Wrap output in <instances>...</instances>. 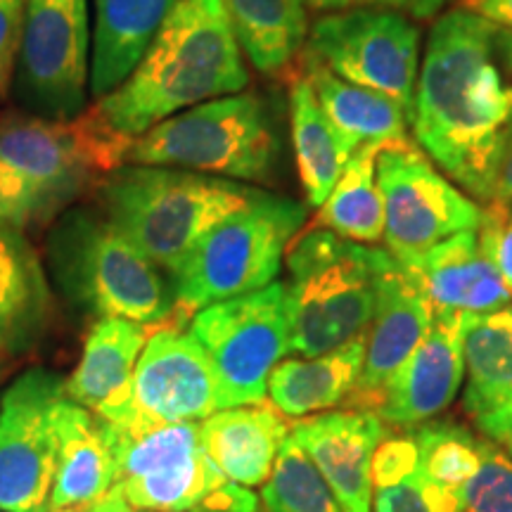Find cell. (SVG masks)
Returning a JSON list of instances; mask_svg holds the SVG:
<instances>
[{"instance_id": "35", "label": "cell", "mask_w": 512, "mask_h": 512, "mask_svg": "<svg viewBox=\"0 0 512 512\" xmlns=\"http://www.w3.org/2000/svg\"><path fill=\"white\" fill-rule=\"evenodd\" d=\"M29 0H0V100L10 93Z\"/></svg>"}, {"instance_id": "15", "label": "cell", "mask_w": 512, "mask_h": 512, "mask_svg": "<svg viewBox=\"0 0 512 512\" xmlns=\"http://www.w3.org/2000/svg\"><path fill=\"white\" fill-rule=\"evenodd\" d=\"M64 380L53 370L17 375L0 399V512H34L55 472L57 408Z\"/></svg>"}, {"instance_id": "20", "label": "cell", "mask_w": 512, "mask_h": 512, "mask_svg": "<svg viewBox=\"0 0 512 512\" xmlns=\"http://www.w3.org/2000/svg\"><path fill=\"white\" fill-rule=\"evenodd\" d=\"M200 437L223 477L254 489L271 477L290 425L271 401H259L211 413L200 420Z\"/></svg>"}, {"instance_id": "10", "label": "cell", "mask_w": 512, "mask_h": 512, "mask_svg": "<svg viewBox=\"0 0 512 512\" xmlns=\"http://www.w3.org/2000/svg\"><path fill=\"white\" fill-rule=\"evenodd\" d=\"M190 335L216 370L221 408L264 401L273 368L292 354L285 283L204 306L190 318Z\"/></svg>"}, {"instance_id": "23", "label": "cell", "mask_w": 512, "mask_h": 512, "mask_svg": "<svg viewBox=\"0 0 512 512\" xmlns=\"http://www.w3.org/2000/svg\"><path fill=\"white\" fill-rule=\"evenodd\" d=\"M88 93L102 100L136 72L176 0H93Z\"/></svg>"}, {"instance_id": "24", "label": "cell", "mask_w": 512, "mask_h": 512, "mask_svg": "<svg viewBox=\"0 0 512 512\" xmlns=\"http://www.w3.org/2000/svg\"><path fill=\"white\" fill-rule=\"evenodd\" d=\"M150 335V328L136 320L98 318L83 342L79 366L64 382L67 399L93 413L124 399Z\"/></svg>"}, {"instance_id": "43", "label": "cell", "mask_w": 512, "mask_h": 512, "mask_svg": "<svg viewBox=\"0 0 512 512\" xmlns=\"http://www.w3.org/2000/svg\"><path fill=\"white\" fill-rule=\"evenodd\" d=\"M8 368H10V358L0 354V382H3V377L8 375Z\"/></svg>"}, {"instance_id": "19", "label": "cell", "mask_w": 512, "mask_h": 512, "mask_svg": "<svg viewBox=\"0 0 512 512\" xmlns=\"http://www.w3.org/2000/svg\"><path fill=\"white\" fill-rule=\"evenodd\" d=\"M396 261L425 287L434 311L491 313L512 302V290L477 230H463L425 252Z\"/></svg>"}, {"instance_id": "3", "label": "cell", "mask_w": 512, "mask_h": 512, "mask_svg": "<svg viewBox=\"0 0 512 512\" xmlns=\"http://www.w3.org/2000/svg\"><path fill=\"white\" fill-rule=\"evenodd\" d=\"M131 140L105 131L93 114L72 121L12 114L0 121V223L46 226L98 174H110Z\"/></svg>"}, {"instance_id": "36", "label": "cell", "mask_w": 512, "mask_h": 512, "mask_svg": "<svg viewBox=\"0 0 512 512\" xmlns=\"http://www.w3.org/2000/svg\"><path fill=\"white\" fill-rule=\"evenodd\" d=\"M456 0H302L304 8L318 12H344L356 8H384V10H399L408 17L427 19L448 10Z\"/></svg>"}, {"instance_id": "41", "label": "cell", "mask_w": 512, "mask_h": 512, "mask_svg": "<svg viewBox=\"0 0 512 512\" xmlns=\"http://www.w3.org/2000/svg\"><path fill=\"white\" fill-rule=\"evenodd\" d=\"M98 512H143V510L131 508V505H126L117 494H112V491H110V494H107L98 503Z\"/></svg>"}, {"instance_id": "2", "label": "cell", "mask_w": 512, "mask_h": 512, "mask_svg": "<svg viewBox=\"0 0 512 512\" xmlns=\"http://www.w3.org/2000/svg\"><path fill=\"white\" fill-rule=\"evenodd\" d=\"M247 83L223 0H176L136 72L91 114L105 131L133 140L178 112L240 93Z\"/></svg>"}, {"instance_id": "33", "label": "cell", "mask_w": 512, "mask_h": 512, "mask_svg": "<svg viewBox=\"0 0 512 512\" xmlns=\"http://www.w3.org/2000/svg\"><path fill=\"white\" fill-rule=\"evenodd\" d=\"M458 512H512V458L482 437L479 465L458 494Z\"/></svg>"}, {"instance_id": "9", "label": "cell", "mask_w": 512, "mask_h": 512, "mask_svg": "<svg viewBox=\"0 0 512 512\" xmlns=\"http://www.w3.org/2000/svg\"><path fill=\"white\" fill-rule=\"evenodd\" d=\"M107 425V422H105ZM114 453L112 494L143 512H264L261 496L230 482L202 446L200 422L143 432L107 425Z\"/></svg>"}, {"instance_id": "34", "label": "cell", "mask_w": 512, "mask_h": 512, "mask_svg": "<svg viewBox=\"0 0 512 512\" xmlns=\"http://www.w3.org/2000/svg\"><path fill=\"white\" fill-rule=\"evenodd\" d=\"M477 235L496 261L505 285L512 290V200H491L484 204V219Z\"/></svg>"}, {"instance_id": "32", "label": "cell", "mask_w": 512, "mask_h": 512, "mask_svg": "<svg viewBox=\"0 0 512 512\" xmlns=\"http://www.w3.org/2000/svg\"><path fill=\"white\" fill-rule=\"evenodd\" d=\"M261 503L264 512H344L328 482L292 437L280 448L261 491Z\"/></svg>"}, {"instance_id": "40", "label": "cell", "mask_w": 512, "mask_h": 512, "mask_svg": "<svg viewBox=\"0 0 512 512\" xmlns=\"http://www.w3.org/2000/svg\"><path fill=\"white\" fill-rule=\"evenodd\" d=\"M494 200H512V136L508 140V147H505V157L501 164V174H498Z\"/></svg>"}, {"instance_id": "38", "label": "cell", "mask_w": 512, "mask_h": 512, "mask_svg": "<svg viewBox=\"0 0 512 512\" xmlns=\"http://www.w3.org/2000/svg\"><path fill=\"white\" fill-rule=\"evenodd\" d=\"M475 425L482 437L494 441L512 458V406L479 415L475 418Z\"/></svg>"}, {"instance_id": "6", "label": "cell", "mask_w": 512, "mask_h": 512, "mask_svg": "<svg viewBox=\"0 0 512 512\" xmlns=\"http://www.w3.org/2000/svg\"><path fill=\"white\" fill-rule=\"evenodd\" d=\"M382 247L339 238L311 226L292 240L287 264V313L292 354L313 358L363 337L375 311Z\"/></svg>"}, {"instance_id": "1", "label": "cell", "mask_w": 512, "mask_h": 512, "mask_svg": "<svg viewBox=\"0 0 512 512\" xmlns=\"http://www.w3.org/2000/svg\"><path fill=\"white\" fill-rule=\"evenodd\" d=\"M411 126L458 188L494 200L512 136V31L472 8L446 10L427 36Z\"/></svg>"}, {"instance_id": "39", "label": "cell", "mask_w": 512, "mask_h": 512, "mask_svg": "<svg viewBox=\"0 0 512 512\" xmlns=\"http://www.w3.org/2000/svg\"><path fill=\"white\" fill-rule=\"evenodd\" d=\"M472 10L512 31V0H470Z\"/></svg>"}, {"instance_id": "13", "label": "cell", "mask_w": 512, "mask_h": 512, "mask_svg": "<svg viewBox=\"0 0 512 512\" xmlns=\"http://www.w3.org/2000/svg\"><path fill=\"white\" fill-rule=\"evenodd\" d=\"M88 76V0H29L12 76L22 105L36 117L72 121L86 107Z\"/></svg>"}, {"instance_id": "31", "label": "cell", "mask_w": 512, "mask_h": 512, "mask_svg": "<svg viewBox=\"0 0 512 512\" xmlns=\"http://www.w3.org/2000/svg\"><path fill=\"white\" fill-rule=\"evenodd\" d=\"M411 437L418 448V475L439 494L458 498L479 465L482 434L453 420H430L415 427Z\"/></svg>"}, {"instance_id": "30", "label": "cell", "mask_w": 512, "mask_h": 512, "mask_svg": "<svg viewBox=\"0 0 512 512\" xmlns=\"http://www.w3.org/2000/svg\"><path fill=\"white\" fill-rule=\"evenodd\" d=\"M382 145H361L344 166L342 176L318 207L311 226L337 233L339 238L380 245L384 242V200L377 183V157Z\"/></svg>"}, {"instance_id": "27", "label": "cell", "mask_w": 512, "mask_h": 512, "mask_svg": "<svg viewBox=\"0 0 512 512\" xmlns=\"http://www.w3.org/2000/svg\"><path fill=\"white\" fill-rule=\"evenodd\" d=\"M465 394L472 420L512 406V309L463 313Z\"/></svg>"}, {"instance_id": "17", "label": "cell", "mask_w": 512, "mask_h": 512, "mask_svg": "<svg viewBox=\"0 0 512 512\" xmlns=\"http://www.w3.org/2000/svg\"><path fill=\"white\" fill-rule=\"evenodd\" d=\"M463 380V311H434L427 335L384 387L377 415L389 427L415 430L448 411Z\"/></svg>"}, {"instance_id": "14", "label": "cell", "mask_w": 512, "mask_h": 512, "mask_svg": "<svg viewBox=\"0 0 512 512\" xmlns=\"http://www.w3.org/2000/svg\"><path fill=\"white\" fill-rule=\"evenodd\" d=\"M221 411L216 370L190 332L159 328L147 337L126 396L95 413L124 432L200 422Z\"/></svg>"}, {"instance_id": "37", "label": "cell", "mask_w": 512, "mask_h": 512, "mask_svg": "<svg viewBox=\"0 0 512 512\" xmlns=\"http://www.w3.org/2000/svg\"><path fill=\"white\" fill-rule=\"evenodd\" d=\"M370 512H434L430 501H427L425 484L418 475L403 477L401 482L375 486L373 489V508Z\"/></svg>"}, {"instance_id": "29", "label": "cell", "mask_w": 512, "mask_h": 512, "mask_svg": "<svg viewBox=\"0 0 512 512\" xmlns=\"http://www.w3.org/2000/svg\"><path fill=\"white\" fill-rule=\"evenodd\" d=\"M242 55L261 74H280L306 48L309 22L302 0H223Z\"/></svg>"}, {"instance_id": "16", "label": "cell", "mask_w": 512, "mask_h": 512, "mask_svg": "<svg viewBox=\"0 0 512 512\" xmlns=\"http://www.w3.org/2000/svg\"><path fill=\"white\" fill-rule=\"evenodd\" d=\"M432 320L434 306L425 287L387 249H382L375 311L366 335L361 377H358L354 394L342 408H373L377 411L387 382L422 342Z\"/></svg>"}, {"instance_id": "22", "label": "cell", "mask_w": 512, "mask_h": 512, "mask_svg": "<svg viewBox=\"0 0 512 512\" xmlns=\"http://www.w3.org/2000/svg\"><path fill=\"white\" fill-rule=\"evenodd\" d=\"M50 320L53 292L41 259L22 230L0 223V354L12 361L34 351Z\"/></svg>"}, {"instance_id": "12", "label": "cell", "mask_w": 512, "mask_h": 512, "mask_svg": "<svg viewBox=\"0 0 512 512\" xmlns=\"http://www.w3.org/2000/svg\"><path fill=\"white\" fill-rule=\"evenodd\" d=\"M377 183L384 200V249L396 259L482 226V204L458 188L411 140L382 145Z\"/></svg>"}, {"instance_id": "28", "label": "cell", "mask_w": 512, "mask_h": 512, "mask_svg": "<svg viewBox=\"0 0 512 512\" xmlns=\"http://www.w3.org/2000/svg\"><path fill=\"white\" fill-rule=\"evenodd\" d=\"M290 128L299 181L309 207H320L335 188L354 152L332 126L313 93L311 83L299 72L290 83Z\"/></svg>"}, {"instance_id": "11", "label": "cell", "mask_w": 512, "mask_h": 512, "mask_svg": "<svg viewBox=\"0 0 512 512\" xmlns=\"http://www.w3.org/2000/svg\"><path fill=\"white\" fill-rule=\"evenodd\" d=\"M304 53L339 79L394 100L413 121L420 29L408 15L384 8L330 12L311 27Z\"/></svg>"}, {"instance_id": "26", "label": "cell", "mask_w": 512, "mask_h": 512, "mask_svg": "<svg viewBox=\"0 0 512 512\" xmlns=\"http://www.w3.org/2000/svg\"><path fill=\"white\" fill-rule=\"evenodd\" d=\"M302 74L309 79L320 107L351 152L368 143L411 140L408 138L411 119L394 100L339 79L323 62L306 53L302 55Z\"/></svg>"}, {"instance_id": "25", "label": "cell", "mask_w": 512, "mask_h": 512, "mask_svg": "<svg viewBox=\"0 0 512 512\" xmlns=\"http://www.w3.org/2000/svg\"><path fill=\"white\" fill-rule=\"evenodd\" d=\"M366 335L328 354L280 361L268 377L273 406L294 420L344 406L361 377Z\"/></svg>"}, {"instance_id": "5", "label": "cell", "mask_w": 512, "mask_h": 512, "mask_svg": "<svg viewBox=\"0 0 512 512\" xmlns=\"http://www.w3.org/2000/svg\"><path fill=\"white\" fill-rule=\"evenodd\" d=\"M55 285L69 304L98 318H128L157 328L174 318V285L166 271L128 242L107 216L72 209L48 238Z\"/></svg>"}, {"instance_id": "4", "label": "cell", "mask_w": 512, "mask_h": 512, "mask_svg": "<svg viewBox=\"0 0 512 512\" xmlns=\"http://www.w3.org/2000/svg\"><path fill=\"white\" fill-rule=\"evenodd\" d=\"M256 192L197 171L119 164L102 178L100 202L107 221L171 275L216 223L245 207Z\"/></svg>"}, {"instance_id": "18", "label": "cell", "mask_w": 512, "mask_h": 512, "mask_svg": "<svg viewBox=\"0 0 512 512\" xmlns=\"http://www.w3.org/2000/svg\"><path fill=\"white\" fill-rule=\"evenodd\" d=\"M290 437L342 503L344 512L373 508V458L387 425L373 408H332L294 420Z\"/></svg>"}, {"instance_id": "7", "label": "cell", "mask_w": 512, "mask_h": 512, "mask_svg": "<svg viewBox=\"0 0 512 512\" xmlns=\"http://www.w3.org/2000/svg\"><path fill=\"white\" fill-rule=\"evenodd\" d=\"M306 204L259 190L245 207L216 223L171 273L174 318L188 323L204 306L264 290L278 278Z\"/></svg>"}, {"instance_id": "8", "label": "cell", "mask_w": 512, "mask_h": 512, "mask_svg": "<svg viewBox=\"0 0 512 512\" xmlns=\"http://www.w3.org/2000/svg\"><path fill=\"white\" fill-rule=\"evenodd\" d=\"M278 157L280 138L271 105L256 93H235L159 121L131 140L124 164L264 183L271 181Z\"/></svg>"}, {"instance_id": "21", "label": "cell", "mask_w": 512, "mask_h": 512, "mask_svg": "<svg viewBox=\"0 0 512 512\" xmlns=\"http://www.w3.org/2000/svg\"><path fill=\"white\" fill-rule=\"evenodd\" d=\"M55 472L48 505H93L112 491L114 453L105 420L64 396L57 408Z\"/></svg>"}, {"instance_id": "42", "label": "cell", "mask_w": 512, "mask_h": 512, "mask_svg": "<svg viewBox=\"0 0 512 512\" xmlns=\"http://www.w3.org/2000/svg\"><path fill=\"white\" fill-rule=\"evenodd\" d=\"M34 512H98V503H93V505H76V508H53V505L43 503L41 508H36Z\"/></svg>"}]
</instances>
